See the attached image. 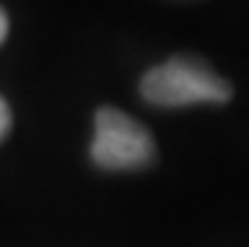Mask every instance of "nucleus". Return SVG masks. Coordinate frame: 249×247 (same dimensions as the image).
Instances as JSON below:
<instances>
[{
  "label": "nucleus",
  "mask_w": 249,
  "mask_h": 247,
  "mask_svg": "<svg viewBox=\"0 0 249 247\" xmlns=\"http://www.w3.org/2000/svg\"><path fill=\"white\" fill-rule=\"evenodd\" d=\"M10 124H13V114H10V106L8 101L0 96V141H3L10 132Z\"/></svg>",
  "instance_id": "7ed1b4c3"
},
{
  "label": "nucleus",
  "mask_w": 249,
  "mask_h": 247,
  "mask_svg": "<svg viewBox=\"0 0 249 247\" xmlns=\"http://www.w3.org/2000/svg\"><path fill=\"white\" fill-rule=\"evenodd\" d=\"M93 164L108 171L143 169L156 159V144L149 129L128 114L101 106L96 111V136L91 141Z\"/></svg>",
  "instance_id": "f03ea898"
},
{
  "label": "nucleus",
  "mask_w": 249,
  "mask_h": 247,
  "mask_svg": "<svg viewBox=\"0 0 249 247\" xmlns=\"http://www.w3.org/2000/svg\"><path fill=\"white\" fill-rule=\"evenodd\" d=\"M141 96L154 106L179 109L192 104H227L234 89L207 61L196 56H174L143 74Z\"/></svg>",
  "instance_id": "f257e3e1"
},
{
  "label": "nucleus",
  "mask_w": 249,
  "mask_h": 247,
  "mask_svg": "<svg viewBox=\"0 0 249 247\" xmlns=\"http://www.w3.org/2000/svg\"><path fill=\"white\" fill-rule=\"evenodd\" d=\"M5 38H8V16H5V10L0 8V43Z\"/></svg>",
  "instance_id": "20e7f679"
}]
</instances>
